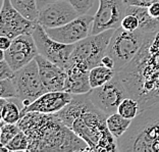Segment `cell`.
I'll list each match as a JSON object with an SVG mask.
<instances>
[{
    "label": "cell",
    "mask_w": 159,
    "mask_h": 152,
    "mask_svg": "<svg viewBox=\"0 0 159 152\" xmlns=\"http://www.w3.org/2000/svg\"><path fill=\"white\" fill-rule=\"evenodd\" d=\"M0 36L13 39L23 34H32L37 21L25 17L12 6L10 0H2L0 12Z\"/></svg>",
    "instance_id": "11"
},
{
    "label": "cell",
    "mask_w": 159,
    "mask_h": 152,
    "mask_svg": "<svg viewBox=\"0 0 159 152\" xmlns=\"http://www.w3.org/2000/svg\"><path fill=\"white\" fill-rule=\"evenodd\" d=\"M8 152H16V151H28L29 149V138L27 134L24 131H20L16 134L10 142L5 146Z\"/></svg>",
    "instance_id": "24"
},
{
    "label": "cell",
    "mask_w": 159,
    "mask_h": 152,
    "mask_svg": "<svg viewBox=\"0 0 159 152\" xmlns=\"http://www.w3.org/2000/svg\"><path fill=\"white\" fill-rule=\"evenodd\" d=\"M129 95L139 101L141 110L159 101V30L146 34L140 51L118 71Z\"/></svg>",
    "instance_id": "2"
},
{
    "label": "cell",
    "mask_w": 159,
    "mask_h": 152,
    "mask_svg": "<svg viewBox=\"0 0 159 152\" xmlns=\"http://www.w3.org/2000/svg\"><path fill=\"white\" fill-rule=\"evenodd\" d=\"M125 16V0H99V7L94 16L91 35L102 33L104 31L121 26Z\"/></svg>",
    "instance_id": "10"
},
{
    "label": "cell",
    "mask_w": 159,
    "mask_h": 152,
    "mask_svg": "<svg viewBox=\"0 0 159 152\" xmlns=\"http://www.w3.org/2000/svg\"><path fill=\"white\" fill-rule=\"evenodd\" d=\"M81 16L67 0L53 2L39 10L37 23L45 29L61 27Z\"/></svg>",
    "instance_id": "14"
},
{
    "label": "cell",
    "mask_w": 159,
    "mask_h": 152,
    "mask_svg": "<svg viewBox=\"0 0 159 152\" xmlns=\"http://www.w3.org/2000/svg\"><path fill=\"white\" fill-rule=\"evenodd\" d=\"M11 41H12V39H10L9 37L1 36V38H0V49L1 50L8 49L9 46L11 45Z\"/></svg>",
    "instance_id": "32"
},
{
    "label": "cell",
    "mask_w": 159,
    "mask_h": 152,
    "mask_svg": "<svg viewBox=\"0 0 159 152\" xmlns=\"http://www.w3.org/2000/svg\"><path fill=\"white\" fill-rule=\"evenodd\" d=\"M55 114L88 144L90 151H118L117 139L107 127L108 115L94 105L89 93L75 94L70 102Z\"/></svg>",
    "instance_id": "1"
},
{
    "label": "cell",
    "mask_w": 159,
    "mask_h": 152,
    "mask_svg": "<svg viewBox=\"0 0 159 152\" xmlns=\"http://www.w3.org/2000/svg\"><path fill=\"white\" fill-rule=\"evenodd\" d=\"M131 13L136 16L139 19L140 27L139 30L145 34L155 33L159 30V19L151 16L148 7L143 6H135V5H126L125 6V14Z\"/></svg>",
    "instance_id": "18"
},
{
    "label": "cell",
    "mask_w": 159,
    "mask_h": 152,
    "mask_svg": "<svg viewBox=\"0 0 159 152\" xmlns=\"http://www.w3.org/2000/svg\"><path fill=\"white\" fill-rule=\"evenodd\" d=\"M12 81L17 91V99L24 106L31 104L38 97L48 92L40 77L36 59L16 71L12 77Z\"/></svg>",
    "instance_id": "7"
},
{
    "label": "cell",
    "mask_w": 159,
    "mask_h": 152,
    "mask_svg": "<svg viewBox=\"0 0 159 152\" xmlns=\"http://www.w3.org/2000/svg\"><path fill=\"white\" fill-rule=\"evenodd\" d=\"M146 34L142 31H128L119 27L114 31L108 45L106 54L114 61V70L116 73L126 67L140 51Z\"/></svg>",
    "instance_id": "6"
},
{
    "label": "cell",
    "mask_w": 159,
    "mask_h": 152,
    "mask_svg": "<svg viewBox=\"0 0 159 152\" xmlns=\"http://www.w3.org/2000/svg\"><path fill=\"white\" fill-rule=\"evenodd\" d=\"M1 106V119L7 124H17L21 117L20 110L19 106L14 102L8 101V99H0Z\"/></svg>",
    "instance_id": "22"
},
{
    "label": "cell",
    "mask_w": 159,
    "mask_h": 152,
    "mask_svg": "<svg viewBox=\"0 0 159 152\" xmlns=\"http://www.w3.org/2000/svg\"><path fill=\"white\" fill-rule=\"evenodd\" d=\"M1 132H0V145L5 147L14 136L20 131L17 124H7L1 119Z\"/></svg>",
    "instance_id": "25"
},
{
    "label": "cell",
    "mask_w": 159,
    "mask_h": 152,
    "mask_svg": "<svg viewBox=\"0 0 159 152\" xmlns=\"http://www.w3.org/2000/svg\"><path fill=\"white\" fill-rule=\"evenodd\" d=\"M120 27L124 28L125 30L132 31V32L139 30V27H140L139 19L136 16H134V14L126 13L124 16V19H122Z\"/></svg>",
    "instance_id": "28"
},
{
    "label": "cell",
    "mask_w": 159,
    "mask_h": 152,
    "mask_svg": "<svg viewBox=\"0 0 159 152\" xmlns=\"http://www.w3.org/2000/svg\"><path fill=\"white\" fill-rule=\"evenodd\" d=\"M140 111H141V106L139 101L131 96L125 97L120 102V104H119L117 109L118 113H120L122 117L129 119L135 118L140 113Z\"/></svg>",
    "instance_id": "23"
},
{
    "label": "cell",
    "mask_w": 159,
    "mask_h": 152,
    "mask_svg": "<svg viewBox=\"0 0 159 152\" xmlns=\"http://www.w3.org/2000/svg\"><path fill=\"white\" fill-rule=\"evenodd\" d=\"M12 6L28 20L37 21L39 8L37 0H10Z\"/></svg>",
    "instance_id": "21"
},
{
    "label": "cell",
    "mask_w": 159,
    "mask_h": 152,
    "mask_svg": "<svg viewBox=\"0 0 159 152\" xmlns=\"http://www.w3.org/2000/svg\"><path fill=\"white\" fill-rule=\"evenodd\" d=\"M38 54L37 45L32 34H23L13 38L9 48L4 50L5 60L14 71L27 66Z\"/></svg>",
    "instance_id": "13"
},
{
    "label": "cell",
    "mask_w": 159,
    "mask_h": 152,
    "mask_svg": "<svg viewBox=\"0 0 159 152\" xmlns=\"http://www.w3.org/2000/svg\"><path fill=\"white\" fill-rule=\"evenodd\" d=\"M0 97L5 99L17 98V91L12 79L0 80Z\"/></svg>",
    "instance_id": "26"
},
{
    "label": "cell",
    "mask_w": 159,
    "mask_h": 152,
    "mask_svg": "<svg viewBox=\"0 0 159 152\" xmlns=\"http://www.w3.org/2000/svg\"><path fill=\"white\" fill-rule=\"evenodd\" d=\"M14 71L11 67L9 66L8 62L3 59L0 60V80H4V79H12L14 76Z\"/></svg>",
    "instance_id": "29"
},
{
    "label": "cell",
    "mask_w": 159,
    "mask_h": 152,
    "mask_svg": "<svg viewBox=\"0 0 159 152\" xmlns=\"http://www.w3.org/2000/svg\"><path fill=\"white\" fill-rule=\"evenodd\" d=\"M80 14H86L92 8L95 0H67Z\"/></svg>",
    "instance_id": "27"
},
{
    "label": "cell",
    "mask_w": 159,
    "mask_h": 152,
    "mask_svg": "<svg viewBox=\"0 0 159 152\" xmlns=\"http://www.w3.org/2000/svg\"><path fill=\"white\" fill-rule=\"evenodd\" d=\"M94 16L90 14H81L77 19L61 27L45 29L52 39L64 44H75L91 35Z\"/></svg>",
    "instance_id": "12"
},
{
    "label": "cell",
    "mask_w": 159,
    "mask_h": 152,
    "mask_svg": "<svg viewBox=\"0 0 159 152\" xmlns=\"http://www.w3.org/2000/svg\"><path fill=\"white\" fill-rule=\"evenodd\" d=\"M32 36L36 42L40 55L66 68L75 49V44H64L52 39L47 34L45 28L38 23L32 32Z\"/></svg>",
    "instance_id": "9"
},
{
    "label": "cell",
    "mask_w": 159,
    "mask_h": 152,
    "mask_svg": "<svg viewBox=\"0 0 159 152\" xmlns=\"http://www.w3.org/2000/svg\"><path fill=\"white\" fill-rule=\"evenodd\" d=\"M64 70L66 71V85L64 91L70 94H86L92 90L90 85L89 74L90 71L77 66H67Z\"/></svg>",
    "instance_id": "17"
},
{
    "label": "cell",
    "mask_w": 159,
    "mask_h": 152,
    "mask_svg": "<svg viewBox=\"0 0 159 152\" xmlns=\"http://www.w3.org/2000/svg\"><path fill=\"white\" fill-rule=\"evenodd\" d=\"M74 94L66 91H48L20 110L23 117L28 113H56L70 102Z\"/></svg>",
    "instance_id": "15"
},
{
    "label": "cell",
    "mask_w": 159,
    "mask_h": 152,
    "mask_svg": "<svg viewBox=\"0 0 159 152\" xmlns=\"http://www.w3.org/2000/svg\"><path fill=\"white\" fill-rule=\"evenodd\" d=\"M57 1H61V0H37V5H38V8L40 10L45 5L50 4V3H53V2H57Z\"/></svg>",
    "instance_id": "34"
},
{
    "label": "cell",
    "mask_w": 159,
    "mask_h": 152,
    "mask_svg": "<svg viewBox=\"0 0 159 152\" xmlns=\"http://www.w3.org/2000/svg\"><path fill=\"white\" fill-rule=\"evenodd\" d=\"M114 31V29H110L99 34L89 35L88 37L75 43L66 67L77 66L84 70L91 71L93 67L101 66V61L106 54Z\"/></svg>",
    "instance_id": "5"
},
{
    "label": "cell",
    "mask_w": 159,
    "mask_h": 152,
    "mask_svg": "<svg viewBox=\"0 0 159 152\" xmlns=\"http://www.w3.org/2000/svg\"><path fill=\"white\" fill-rule=\"evenodd\" d=\"M132 121L133 119L126 118L122 117L120 113H115L108 115L106 122L110 133L112 134L114 138L118 139L129 130V126L132 124Z\"/></svg>",
    "instance_id": "19"
},
{
    "label": "cell",
    "mask_w": 159,
    "mask_h": 152,
    "mask_svg": "<svg viewBox=\"0 0 159 152\" xmlns=\"http://www.w3.org/2000/svg\"><path fill=\"white\" fill-rule=\"evenodd\" d=\"M40 77L47 91H64L66 71L38 54L36 56Z\"/></svg>",
    "instance_id": "16"
},
{
    "label": "cell",
    "mask_w": 159,
    "mask_h": 152,
    "mask_svg": "<svg viewBox=\"0 0 159 152\" xmlns=\"http://www.w3.org/2000/svg\"><path fill=\"white\" fill-rule=\"evenodd\" d=\"M128 96H129L128 90L118 73L106 84L93 88L89 92V97L94 105L107 115L117 113L119 104Z\"/></svg>",
    "instance_id": "8"
},
{
    "label": "cell",
    "mask_w": 159,
    "mask_h": 152,
    "mask_svg": "<svg viewBox=\"0 0 159 152\" xmlns=\"http://www.w3.org/2000/svg\"><path fill=\"white\" fill-rule=\"evenodd\" d=\"M148 12H149L151 16L155 17V19H159V2H155L150 6H148Z\"/></svg>",
    "instance_id": "31"
},
{
    "label": "cell",
    "mask_w": 159,
    "mask_h": 152,
    "mask_svg": "<svg viewBox=\"0 0 159 152\" xmlns=\"http://www.w3.org/2000/svg\"><path fill=\"white\" fill-rule=\"evenodd\" d=\"M118 151L159 152V101L144 108L117 139Z\"/></svg>",
    "instance_id": "4"
},
{
    "label": "cell",
    "mask_w": 159,
    "mask_h": 152,
    "mask_svg": "<svg viewBox=\"0 0 159 152\" xmlns=\"http://www.w3.org/2000/svg\"><path fill=\"white\" fill-rule=\"evenodd\" d=\"M155 2H159V0H125L126 5H135V6H143L148 7Z\"/></svg>",
    "instance_id": "30"
},
{
    "label": "cell",
    "mask_w": 159,
    "mask_h": 152,
    "mask_svg": "<svg viewBox=\"0 0 159 152\" xmlns=\"http://www.w3.org/2000/svg\"><path fill=\"white\" fill-rule=\"evenodd\" d=\"M17 125L29 138V152L90 151L88 144L55 113H28Z\"/></svg>",
    "instance_id": "3"
},
{
    "label": "cell",
    "mask_w": 159,
    "mask_h": 152,
    "mask_svg": "<svg viewBox=\"0 0 159 152\" xmlns=\"http://www.w3.org/2000/svg\"><path fill=\"white\" fill-rule=\"evenodd\" d=\"M101 63H102V66L106 67H109V68H112V70H114V61L113 59L111 58V57L109 55H107V54H105V55L103 56L102 58V61H101ZM115 71V70H114Z\"/></svg>",
    "instance_id": "33"
},
{
    "label": "cell",
    "mask_w": 159,
    "mask_h": 152,
    "mask_svg": "<svg viewBox=\"0 0 159 152\" xmlns=\"http://www.w3.org/2000/svg\"><path fill=\"white\" fill-rule=\"evenodd\" d=\"M115 75H116V71L112 70V68L106 67L102 66V64L98 67H95L90 71L89 74L90 85H91L92 89L100 87L106 84L108 81H110Z\"/></svg>",
    "instance_id": "20"
}]
</instances>
